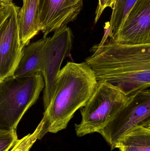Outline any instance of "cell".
Wrapping results in <instances>:
<instances>
[{"label":"cell","instance_id":"cell-1","mask_svg":"<svg viewBox=\"0 0 150 151\" xmlns=\"http://www.w3.org/2000/svg\"><path fill=\"white\" fill-rule=\"evenodd\" d=\"M107 37L105 34L85 59L97 82L110 83L129 97L149 88L150 44L122 45Z\"/></svg>","mask_w":150,"mask_h":151},{"label":"cell","instance_id":"cell-2","mask_svg":"<svg viewBox=\"0 0 150 151\" xmlns=\"http://www.w3.org/2000/svg\"><path fill=\"white\" fill-rule=\"evenodd\" d=\"M97 82L85 62H68L57 75L53 96L45 110L40 139L46 133L65 129L75 113L85 106Z\"/></svg>","mask_w":150,"mask_h":151},{"label":"cell","instance_id":"cell-3","mask_svg":"<svg viewBox=\"0 0 150 151\" xmlns=\"http://www.w3.org/2000/svg\"><path fill=\"white\" fill-rule=\"evenodd\" d=\"M44 87L41 73L24 77L12 76L0 81V129L16 130Z\"/></svg>","mask_w":150,"mask_h":151},{"label":"cell","instance_id":"cell-4","mask_svg":"<svg viewBox=\"0 0 150 151\" xmlns=\"http://www.w3.org/2000/svg\"><path fill=\"white\" fill-rule=\"evenodd\" d=\"M131 97L127 96L110 83L97 82L91 96L81 110V122L75 124L76 135L82 137L98 133L128 103Z\"/></svg>","mask_w":150,"mask_h":151},{"label":"cell","instance_id":"cell-5","mask_svg":"<svg viewBox=\"0 0 150 151\" xmlns=\"http://www.w3.org/2000/svg\"><path fill=\"white\" fill-rule=\"evenodd\" d=\"M73 35L67 26L54 31L47 37L42 50L41 73L45 82L43 94L44 109H47L53 96L55 83L63 60L70 55Z\"/></svg>","mask_w":150,"mask_h":151},{"label":"cell","instance_id":"cell-6","mask_svg":"<svg viewBox=\"0 0 150 151\" xmlns=\"http://www.w3.org/2000/svg\"><path fill=\"white\" fill-rule=\"evenodd\" d=\"M150 125V89L139 91L130 98L113 119L98 133L112 150L115 143L134 129Z\"/></svg>","mask_w":150,"mask_h":151},{"label":"cell","instance_id":"cell-7","mask_svg":"<svg viewBox=\"0 0 150 151\" xmlns=\"http://www.w3.org/2000/svg\"><path fill=\"white\" fill-rule=\"evenodd\" d=\"M110 40L122 45L150 44V0H138Z\"/></svg>","mask_w":150,"mask_h":151},{"label":"cell","instance_id":"cell-8","mask_svg":"<svg viewBox=\"0 0 150 151\" xmlns=\"http://www.w3.org/2000/svg\"><path fill=\"white\" fill-rule=\"evenodd\" d=\"M83 0H39L38 20L43 38L76 19Z\"/></svg>","mask_w":150,"mask_h":151},{"label":"cell","instance_id":"cell-9","mask_svg":"<svg viewBox=\"0 0 150 151\" xmlns=\"http://www.w3.org/2000/svg\"><path fill=\"white\" fill-rule=\"evenodd\" d=\"M19 9L14 4L11 13L0 26V81L13 75L21 57L23 48L18 32Z\"/></svg>","mask_w":150,"mask_h":151},{"label":"cell","instance_id":"cell-10","mask_svg":"<svg viewBox=\"0 0 150 151\" xmlns=\"http://www.w3.org/2000/svg\"><path fill=\"white\" fill-rule=\"evenodd\" d=\"M46 37L29 43L22 50L18 64L13 73L15 77H24L41 73L42 50Z\"/></svg>","mask_w":150,"mask_h":151},{"label":"cell","instance_id":"cell-11","mask_svg":"<svg viewBox=\"0 0 150 151\" xmlns=\"http://www.w3.org/2000/svg\"><path fill=\"white\" fill-rule=\"evenodd\" d=\"M39 0H23V5L18 12L19 41L22 48L40 32L38 20Z\"/></svg>","mask_w":150,"mask_h":151},{"label":"cell","instance_id":"cell-12","mask_svg":"<svg viewBox=\"0 0 150 151\" xmlns=\"http://www.w3.org/2000/svg\"><path fill=\"white\" fill-rule=\"evenodd\" d=\"M150 151V125L140 126L132 129L120 138L112 150Z\"/></svg>","mask_w":150,"mask_h":151},{"label":"cell","instance_id":"cell-13","mask_svg":"<svg viewBox=\"0 0 150 151\" xmlns=\"http://www.w3.org/2000/svg\"><path fill=\"white\" fill-rule=\"evenodd\" d=\"M138 0H114L112 13L109 24L108 37H111L118 31L127 16Z\"/></svg>","mask_w":150,"mask_h":151},{"label":"cell","instance_id":"cell-14","mask_svg":"<svg viewBox=\"0 0 150 151\" xmlns=\"http://www.w3.org/2000/svg\"><path fill=\"white\" fill-rule=\"evenodd\" d=\"M43 124V121L41 120L34 132L18 140L10 151H29L33 144L39 138Z\"/></svg>","mask_w":150,"mask_h":151},{"label":"cell","instance_id":"cell-15","mask_svg":"<svg viewBox=\"0 0 150 151\" xmlns=\"http://www.w3.org/2000/svg\"><path fill=\"white\" fill-rule=\"evenodd\" d=\"M18 140L16 130L0 129V151H9Z\"/></svg>","mask_w":150,"mask_h":151},{"label":"cell","instance_id":"cell-16","mask_svg":"<svg viewBox=\"0 0 150 151\" xmlns=\"http://www.w3.org/2000/svg\"><path fill=\"white\" fill-rule=\"evenodd\" d=\"M114 0H99L98 4L96 11L95 24H96L100 18L103 11L107 7H110L112 9L113 7Z\"/></svg>","mask_w":150,"mask_h":151},{"label":"cell","instance_id":"cell-17","mask_svg":"<svg viewBox=\"0 0 150 151\" xmlns=\"http://www.w3.org/2000/svg\"><path fill=\"white\" fill-rule=\"evenodd\" d=\"M14 4L12 2L9 3L0 2V26L11 13Z\"/></svg>","mask_w":150,"mask_h":151},{"label":"cell","instance_id":"cell-18","mask_svg":"<svg viewBox=\"0 0 150 151\" xmlns=\"http://www.w3.org/2000/svg\"><path fill=\"white\" fill-rule=\"evenodd\" d=\"M12 0H0V1L4 3H9L12 2Z\"/></svg>","mask_w":150,"mask_h":151},{"label":"cell","instance_id":"cell-19","mask_svg":"<svg viewBox=\"0 0 150 151\" xmlns=\"http://www.w3.org/2000/svg\"><path fill=\"white\" fill-rule=\"evenodd\" d=\"M0 2H1V1H0Z\"/></svg>","mask_w":150,"mask_h":151}]
</instances>
